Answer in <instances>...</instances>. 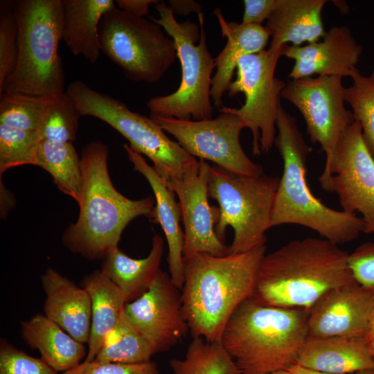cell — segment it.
I'll return each mask as SVG.
<instances>
[{"mask_svg": "<svg viewBox=\"0 0 374 374\" xmlns=\"http://www.w3.org/2000/svg\"><path fill=\"white\" fill-rule=\"evenodd\" d=\"M53 98L21 93L0 95V125L37 132Z\"/></svg>", "mask_w": 374, "mask_h": 374, "instance_id": "31", "label": "cell"}, {"mask_svg": "<svg viewBox=\"0 0 374 374\" xmlns=\"http://www.w3.org/2000/svg\"><path fill=\"white\" fill-rule=\"evenodd\" d=\"M296 364L330 374H347L373 369L374 357L364 336H308Z\"/></svg>", "mask_w": 374, "mask_h": 374, "instance_id": "21", "label": "cell"}, {"mask_svg": "<svg viewBox=\"0 0 374 374\" xmlns=\"http://www.w3.org/2000/svg\"><path fill=\"white\" fill-rule=\"evenodd\" d=\"M211 165L199 159L181 176L167 182L177 197L184 228V258L195 253L227 254L229 247L215 232L219 208L208 202Z\"/></svg>", "mask_w": 374, "mask_h": 374, "instance_id": "15", "label": "cell"}, {"mask_svg": "<svg viewBox=\"0 0 374 374\" xmlns=\"http://www.w3.org/2000/svg\"><path fill=\"white\" fill-rule=\"evenodd\" d=\"M363 48L344 26H334L315 42L285 45L283 55L294 60L291 79L317 76L350 77L357 69Z\"/></svg>", "mask_w": 374, "mask_h": 374, "instance_id": "18", "label": "cell"}, {"mask_svg": "<svg viewBox=\"0 0 374 374\" xmlns=\"http://www.w3.org/2000/svg\"><path fill=\"white\" fill-rule=\"evenodd\" d=\"M321 187L336 193L344 212L359 213L365 233H374V157L355 121L342 136L319 177Z\"/></svg>", "mask_w": 374, "mask_h": 374, "instance_id": "13", "label": "cell"}, {"mask_svg": "<svg viewBox=\"0 0 374 374\" xmlns=\"http://www.w3.org/2000/svg\"><path fill=\"white\" fill-rule=\"evenodd\" d=\"M218 111V116L204 121L179 120L157 115H150V118L192 156L209 160L235 175H263L262 167L252 161L242 149L240 136L245 127L241 120L225 106Z\"/></svg>", "mask_w": 374, "mask_h": 374, "instance_id": "12", "label": "cell"}, {"mask_svg": "<svg viewBox=\"0 0 374 374\" xmlns=\"http://www.w3.org/2000/svg\"><path fill=\"white\" fill-rule=\"evenodd\" d=\"M287 370H289L292 374H330L328 373H324L321 371L310 369V368L303 367L298 364L292 365Z\"/></svg>", "mask_w": 374, "mask_h": 374, "instance_id": "43", "label": "cell"}, {"mask_svg": "<svg viewBox=\"0 0 374 374\" xmlns=\"http://www.w3.org/2000/svg\"><path fill=\"white\" fill-rule=\"evenodd\" d=\"M112 0H62V39L75 56L94 64L101 52L98 26Z\"/></svg>", "mask_w": 374, "mask_h": 374, "instance_id": "24", "label": "cell"}, {"mask_svg": "<svg viewBox=\"0 0 374 374\" xmlns=\"http://www.w3.org/2000/svg\"><path fill=\"white\" fill-rule=\"evenodd\" d=\"M163 252V240L155 234L145 258H131L118 247L104 259L100 270L119 287L127 303L149 290L160 270Z\"/></svg>", "mask_w": 374, "mask_h": 374, "instance_id": "26", "label": "cell"}, {"mask_svg": "<svg viewBox=\"0 0 374 374\" xmlns=\"http://www.w3.org/2000/svg\"><path fill=\"white\" fill-rule=\"evenodd\" d=\"M352 84L345 87L344 100L360 125L364 140L374 157V65L369 75L357 68L350 75Z\"/></svg>", "mask_w": 374, "mask_h": 374, "instance_id": "32", "label": "cell"}, {"mask_svg": "<svg viewBox=\"0 0 374 374\" xmlns=\"http://www.w3.org/2000/svg\"><path fill=\"white\" fill-rule=\"evenodd\" d=\"M326 0H279L265 28L271 37L270 47L288 44L301 46L320 40L326 30L322 10Z\"/></svg>", "mask_w": 374, "mask_h": 374, "instance_id": "23", "label": "cell"}, {"mask_svg": "<svg viewBox=\"0 0 374 374\" xmlns=\"http://www.w3.org/2000/svg\"><path fill=\"white\" fill-rule=\"evenodd\" d=\"M364 338L368 348L374 357V308L368 323Z\"/></svg>", "mask_w": 374, "mask_h": 374, "instance_id": "42", "label": "cell"}, {"mask_svg": "<svg viewBox=\"0 0 374 374\" xmlns=\"http://www.w3.org/2000/svg\"><path fill=\"white\" fill-rule=\"evenodd\" d=\"M0 374H57V372L42 358L31 357L1 338Z\"/></svg>", "mask_w": 374, "mask_h": 374, "instance_id": "36", "label": "cell"}, {"mask_svg": "<svg viewBox=\"0 0 374 374\" xmlns=\"http://www.w3.org/2000/svg\"><path fill=\"white\" fill-rule=\"evenodd\" d=\"M40 138L35 132L0 125V172L24 165L35 166Z\"/></svg>", "mask_w": 374, "mask_h": 374, "instance_id": "34", "label": "cell"}, {"mask_svg": "<svg viewBox=\"0 0 374 374\" xmlns=\"http://www.w3.org/2000/svg\"><path fill=\"white\" fill-rule=\"evenodd\" d=\"M348 254L326 239L292 240L265 254L250 298L263 305L309 310L330 290L356 281Z\"/></svg>", "mask_w": 374, "mask_h": 374, "instance_id": "1", "label": "cell"}, {"mask_svg": "<svg viewBox=\"0 0 374 374\" xmlns=\"http://www.w3.org/2000/svg\"><path fill=\"white\" fill-rule=\"evenodd\" d=\"M66 93L81 116L97 118L115 129L136 152L146 156L166 181L181 176L198 160L171 140L151 118L131 111L121 100L91 89L80 80L72 82Z\"/></svg>", "mask_w": 374, "mask_h": 374, "instance_id": "9", "label": "cell"}, {"mask_svg": "<svg viewBox=\"0 0 374 374\" xmlns=\"http://www.w3.org/2000/svg\"><path fill=\"white\" fill-rule=\"evenodd\" d=\"M108 147L100 141L82 150V202L75 222L64 231L63 244L71 252L89 260L105 259L118 248L123 231L139 216L153 218L152 196L132 200L120 193L108 171Z\"/></svg>", "mask_w": 374, "mask_h": 374, "instance_id": "3", "label": "cell"}, {"mask_svg": "<svg viewBox=\"0 0 374 374\" xmlns=\"http://www.w3.org/2000/svg\"><path fill=\"white\" fill-rule=\"evenodd\" d=\"M153 6L159 17H149L174 40L181 66V80L173 93L148 101L150 115L186 121L213 118L211 75L215 65L206 42L203 14L198 15L199 29L197 24L189 20L178 22L165 2L159 1Z\"/></svg>", "mask_w": 374, "mask_h": 374, "instance_id": "7", "label": "cell"}, {"mask_svg": "<svg viewBox=\"0 0 374 374\" xmlns=\"http://www.w3.org/2000/svg\"><path fill=\"white\" fill-rule=\"evenodd\" d=\"M46 295L44 315L75 339L88 344L91 324V301L88 292L52 268L42 276Z\"/></svg>", "mask_w": 374, "mask_h": 374, "instance_id": "20", "label": "cell"}, {"mask_svg": "<svg viewBox=\"0 0 374 374\" xmlns=\"http://www.w3.org/2000/svg\"><path fill=\"white\" fill-rule=\"evenodd\" d=\"M345 87L340 76H317L292 79L280 98L294 105L303 116L307 132L326 154L327 166L342 136L355 121L345 106Z\"/></svg>", "mask_w": 374, "mask_h": 374, "instance_id": "14", "label": "cell"}, {"mask_svg": "<svg viewBox=\"0 0 374 374\" xmlns=\"http://www.w3.org/2000/svg\"><path fill=\"white\" fill-rule=\"evenodd\" d=\"M279 0H244V6L242 24H258L270 17Z\"/></svg>", "mask_w": 374, "mask_h": 374, "instance_id": "39", "label": "cell"}, {"mask_svg": "<svg viewBox=\"0 0 374 374\" xmlns=\"http://www.w3.org/2000/svg\"><path fill=\"white\" fill-rule=\"evenodd\" d=\"M12 5L18 28V57L2 93L50 98L63 94L65 76L58 53L62 0H19Z\"/></svg>", "mask_w": 374, "mask_h": 374, "instance_id": "6", "label": "cell"}, {"mask_svg": "<svg viewBox=\"0 0 374 374\" xmlns=\"http://www.w3.org/2000/svg\"><path fill=\"white\" fill-rule=\"evenodd\" d=\"M348 265L355 280L374 295V242L363 243L349 253Z\"/></svg>", "mask_w": 374, "mask_h": 374, "instance_id": "38", "label": "cell"}, {"mask_svg": "<svg viewBox=\"0 0 374 374\" xmlns=\"http://www.w3.org/2000/svg\"><path fill=\"white\" fill-rule=\"evenodd\" d=\"M373 308L374 295L357 281L331 290L308 310V336L364 337Z\"/></svg>", "mask_w": 374, "mask_h": 374, "instance_id": "17", "label": "cell"}, {"mask_svg": "<svg viewBox=\"0 0 374 374\" xmlns=\"http://www.w3.org/2000/svg\"><path fill=\"white\" fill-rule=\"evenodd\" d=\"M284 47H269L258 53L242 56L238 62L236 78L227 90L230 98L239 93L245 96L240 108H226L251 130L255 155L268 152L276 136L280 93L286 83L275 76V71Z\"/></svg>", "mask_w": 374, "mask_h": 374, "instance_id": "11", "label": "cell"}, {"mask_svg": "<svg viewBox=\"0 0 374 374\" xmlns=\"http://www.w3.org/2000/svg\"><path fill=\"white\" fill-rule=\"evenodd\" d=\"M276 128L274 145L281 155L283 172L276 193L270 226L287 224L303 226L336 244L356 239L364 231L362 218L326 206L310 190L306 179V161L311 148L296 119L281 105Z\"/></svg>", "mask_w": 374, "mask_h": 374, "instance_id": "5", "label": "cell"}, {"mask_svg": "<svg viewBox=\"0 0 374 374\" xmlns=\"http://www.w3.org/2000/svg\"><path fill=\"white\" fill-rule=\"evenodd\" d=\"M158 0H116L118 8L130 15L145 17L149 16L150 6L158 3Z\"/></svg>", "mask_w": 374, "mask_h": 374, "instance_id": "40", "label": "cell"}, {"mask_svg": "<svg viewBox=\"0 0 374 374\" xmlns=\"http://www.w3.org/2000/svg\"><path fill=\"white\" fill-rule=\"evenodd\" d=\"M214 14L222 36L227 39L222 51L214 58L216 71L212 78L211 95L214 105L218 109L224 106L222 97L233 81L239 59L243 55L265 50L270 37L262 25L228 23L218 8L214 10Z\"/></svg>", "mask_w": 374, "mask_h": 374, "instance_id": "22", "label": "cell"}, {"mask_svg": "<svg viewBox=\"0 0 374 374\" xmlns=\"http://www.w3.org/2000/svg\"><path fill=\"white\" fill-rule=\"evenodd\" d=\"M172 374H242L220 340L193 338L184 357L170 362Z\"/></svg>", "mask_w": 374, "mask_h": 374, "instance_id": "29", "label": "cell"}, {"mask_svg": "<svg viewBox=\"0 0 374 374\" xmlns=\"http://www.w3.org/2000/svg\"><path fill=\"white\" fill-rule=\"evenodd\" d=\"M181 306V290L160 269L149 290L125 304L124 314L156 354L170 350L190 332Z\"/></svg>", "mask_w": 374, "mask_h": 374, "instance_id": "16", "label": "cell"}, {"mask_svg": "<svg viewBox=\"0 0 374 374\" xmlns=\"http://www.w3.org/2000/svg\"><path fill=\"white\" fill-rule=\"evenodd\" d=\"M168 6L174 15L188 16L192 13L199 15L202 10V5L193 0H170Z\"/></svg>", "mask_w": 374, "mask_h": 374, "instance_id": "41", "label": "cell"}, {"mask_svg": "<svg viewBox=\"0 0 374 374\" xmlns=\"http://www.w3.org/2000/svg\"><path fill=\"white\" fill-rule=\"evenodd\" d=\"M80 117L65 91L52 98L36 132L41 140L73 143L76 139Z\"/></svg>", "mask_w": 374, "mask_h": 374, "instance_id": "33", "label": "cell"}, {"mask_svg": "<svg viewBox=\"0 0 374 374\" xmlns=\"http://www.w3.org/2000/svg\"><path fill=\"white\" fill-rule=\"evenodd\" d=\"M21 336L57 372H66L81 363L87 354L84 344L75 339L44 314H36L21 322Z\"/></svg>", "mask_w": 374, "mask_h": 374, "instance_id": "25", "label": "cell"}, {"mask_svg": "<svg viewBox=\"0 0 374 374\" xmlns=\"http://www.w3.org/2000/svg\"><path fill=\"white\" fill-rule=\"evenodd\" d=\"M129 161L134 170L141 173L148 181L154 193L155 207L152 221L159 224L166 236L168 253L167 261L169 275L179 290L184 281V232L180 226L181 212L175 194L153 166L146 162L142 155L133 150L127 143L123 144Z\"/></svg>", "mask_w": 374, "mask_h": 374, "instance_id": "19", "label": "cell"}, {"mask_svg": "<svg viewBox=\"0 0 374 374\" xmlns=\"http://www.w3.org/2000/svg\"><path fill=\"white\" fill-rule=\"evenodd\" d=\"M355 374H374V368L359 371L355 373Z\"/></svg>", "mask_w": 374, "mask_h": 374, "instance_id": "44", "label": "cell"}, {"mask_svg": "<svg viewBox=\"0 0 374 374\" xmlns=\"http://www.w3.org/2000/svg\"><path fill=\"white\" fill-rule=\"evenodd\" d=\"M35 166L51 175L61 192L72 197L78 205L81 204L80 158L73 143L41 140L37 148Z\"/></svg>", "mask_w": 374, "mask_h": 374, "instance_id": "28", "label": "cell"}, {"mask_svg": "<svg viewBox=\"0 0 374 374\" xmlns=\"http://www.w3.org/2000/svg\"><path fill=\"white\" fill-rule=\"evenodd\" d=\"M154 350L132 326L123 312L105 337L94 360L101 362L138 364L151 361Z\"/></svg>", "mask_w": 374, "mask_h": 374, "instance_id": "30", "label": "cell"}, {"mask_svg": "<svg viewBox=\"0 0 374 374\" xmlns=\"http://www.w3.org/2000/svg\"><path fill=\"white\" fill-rule=\"evenodd\" d=\"M61 374H160L152 361L138 364L84 361L73 368Z\"/></svg>", "mask_w": 374, "mask_h": 374, "instance_id": "37", "label": "cell"}, {"mask_svg": "<svg viewBox=\"0 0 374 374\" xmlns=\"http://www.w3.org/2000/svg\"><path fill=\"white\" fill-rule=\"evenodd\" d=\"M18 57V28L12 2L1 3L0 12V95L12 73Z\"/></svg>", "mask_w": 374, "mask_h": 374, "instance_id": "35", "label": "cell"}, {"mask_svg": "<svg viewBox=\"0 0 374 374\" xmlns=\"http://www.w3.org/2000/svg\"><path fill=\"white\" fill-rule=\"evenodd\" d=\"M150 19L117 7L102 17L98 34L101 51L134 82L160 80L177 58L174 40Z\"/></svg>", "mask_w": 374, "mask_h": 374, "instance_id": "10", "label": "cell"}, {"mask_svg": "<svg viewBox=\"0 0 374 374\" xmlns=\"http://www.w3.org/2000/svg\"><path fill=\"white\" fill-rule=\"evenodd\" d=\"M91 301V324L87 362L94 360L107 335L120 319L126 301L119 287L100 269L81 283Z\"/></svg>", "mask_w": 374, "mask_h": 374, "instance_id": "27", "label": "cell"}, {"mask_svg": "<svg viewBox=\"0 0 374 374\" xmlns=\"http://www.w3.org/2000/svg\"><path fill=\"white\" fill-rule=\"evenodd\" d=\"M265 251L266 244L243 253L184 258L181 312L193 338L220 340L230 317L251 297Z\"/></svg>", "mask_w": 374, "mask_h": 374, "instance_id": "2", "label": "cell"}, {"mask_svg": "<svg viewBox=\"0 0 374 374\" xmlns=\"http://www.w3.org/2000/svg\"><path fill=\"white\" fill-rule=\"evenodd\" d=\"M308 310L261 305L251 298L235 310L220 341L242 374H269L297 363Z\"/></svg>", "mask_w": 374, "mask_h": 374, "instance_id": "4", "label": "cell"}, {"mask_svg": "<svg viewBox=\"0 0 374 374\" xmlns=\"http://www.w3.org/2000/svg\"><path fill=\"white\" fill-rule=\"evenodd\" d=\"M279 181L265 174L242 176L216 165L211 166L208 196L219 205L215 232L224 242L228 226L234 233L227 253H243L266 244Z\"/></svg>", "mask_w": 374, "mask_h": 374, "instance_id": "8", "label": "cell"}, {"mask_svg": "<svg viewBox=\"0 0 374 374\" xmlns=\"http://www.w3.org/2000/svg\"><path fill=\"white\" fill-rule=\"evenodd\" d=\"M269 374H292L289 370H280Z\"/></svg>", "mask_w": 374, "mask_h": 374, "instance_id": "45", "label": "cell"}]
</instances>
